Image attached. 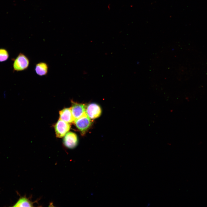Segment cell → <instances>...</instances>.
Segmentation results:
<instances>
[{"instance_id": "1", "label": "cell", "mask_w": 207, "mask_h": 207, "mask_svg": "<svg viewBox=\"0 0 207 207\" xmlns=\"http://www.w3.org/2000/svg\"><path fill=\"white\" fill-rule=\"evenodd\" d=\"M29 58L23 53H20L14 60L13 64L14 72L22 71L27 69L30 65Z\"/></svg>"}, {"instance_id": "2", "label": "cell", "mask_w": 207, "mask_h": 207, "mask_svg": "<svg viewBox=\"0 0 207 207\" xmlns=\"http://www.w3.org/2000/svg\"><path fill=\"white\" fill-rule=\"evenodd\" d=\"M91 119L85 114L74 120V123L76 127L83 135L85 134L92 125Z\"/></svg>"}, {"instance_id": "3", "label": "cell", "mask_w": 207, "mask_h": 207, "mask_svg": "<svg viewBox=\"0 0 207 207\" xmlns=\"http://www.w3.org/2000/svg\"><path fill=\"white\" fill-rule=\"evenodd\" d=\"M70 127V124L59 118L54 126L56 137L58 138L64 137L68 132Z\"/></svg>"}, {"instance_id": "4", "label": "cell", "mask_w": 207, "mask_h": 207, "mask_svg": "<svg viewBox=\"0 0 207 207\" xmlns=\"http://www.w3.org/2000/svg\"><path fill=\"white\" fill-rule=\"evenodd\" d=\"M71 107L72 113L74 120L86 114V106L83 103H78L72 101Z\"/></svg>"}, {"instance_id": "5", "label": "cell", "mask_w": 207, "mask_h": 207, "mask_svg": "<svg viewBox=\"0 0 207 207\" xmlns=\"http://www.w3.org/2000/svg\"><path fill=\"white\" fill-rule=\"evenodd\" d=\"M78 142L76 134L71 132H68L64 136L63 139V143L64 146L70 149L75 148L77 145Z\"/></svg>"}, {"instance_id": "6", "label": "cell", "mask_w": 207, "mask_h": 207, "mask_svg": "<svg viewBox=\"0 0 207 207\" xmlns=\"http://www.w3.org/2000/svg\"><path fill=\"white\" fill-rule=\"evenodd\" d=\"M86 113L91 119L99 117L101 115V110L100 106L95 103H91L86 106Z\"/></svg>"}, {"instance_id": "7", "label": "cell", "mask_w": 207, "mask_h": 207, "mask_svg": "<svg viewBox=\"0 0 207 207\" xmlns=\"http://www.w3.org/2000/svg\"><path fill=\"white\" fill-rule=\"evenodd\" d=\"M59 114L60 118L62 120L70 124L74 122L71 108L63 109L60 111Z\"/></svg>"}, {"instance_id": "8", "label": "cell", "mask_w": 207, "mask_h": 207, "mask_svg": "<svg viewBox=\"0 0 207 207\" xmlns=\"http://www.w3.org/2000/svg\"><path fill=\"white\" fill-rule=\"evenodd\" d=\"M49 66L48 64L44 62H40L37 64L35 66V71L39 76L46 75L48 72Z\"/></svg>"}, {"instance_id": "9", "label": "cell", "mask_w": 207, "mask_h": 207, "mask_svg": "<svg viewBox=\"0 0 207 207\" xmlns=\"http://www.w3.org/2000/svg\"><path fill=\"white\" fill-rule=\"evenodd\" d=\"M33 202L24 195L23 196H20L16 202L12 206L13 207H33Z\"/></svg>"}, {"instance_id": "10", "label": "cell", "mask_w": 207, "mask_h": 207, "mask_svg": "<svg viewBox=\"0 0 207 207\" xmlns=\"http://www.w3.org/2000/svg\"><path fill=\"white\" fill-rule=\"evenodd\" d=\"M9 56V52L6 49L0 48V62H3L7 60Z\"/></svg>"}]
</instances>
